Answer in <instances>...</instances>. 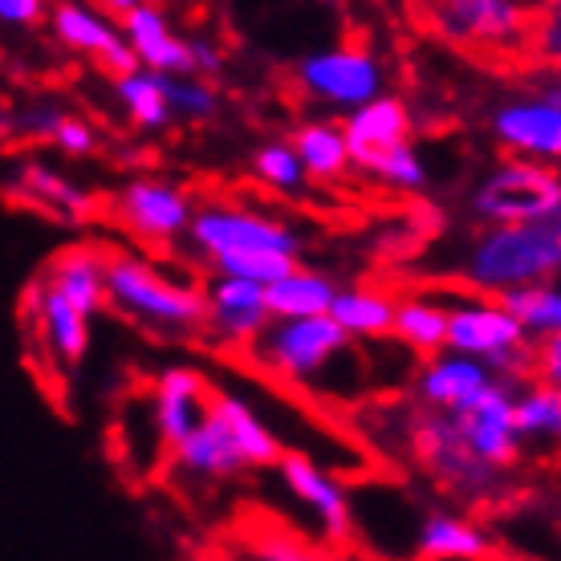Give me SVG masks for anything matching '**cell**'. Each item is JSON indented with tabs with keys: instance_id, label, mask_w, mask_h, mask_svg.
Listing matches in <instances>:
<instances>
[{
	"instance_id": "obj_1",
	"label": "cell",
	"mask_w": 561,
	"mask_h": 561,
	"mask_svg": "<svg viewBox=\"0 0 561 561\" xmlns=\"http://www.w3.org/2000/svg\"><path fill=\"white\" fill-rule=\"evenodd\" d=\"M244 351H249L253 366H261L265 375L313 394H337V370H354L358 375L354 337L330 313L268 318V325Z\"/></svg>"
},
{
	"instance_id": "obj_2",
	"label": "cell",
	"mask_w": 561,
	"mask_h": 561,
	"mask_svg": "<svg viewBox=\"0 0 561 561\" xmlns=\"http://www.w3.org/2000/svg\"><path fill=\"white\" fill-rule=\"evenodd\" d=\"M106 306L168 337L204 330V289L127 253H106Z\"/></svg>"
},
{
	"instance_id": "obj_3",
	"label": "cell",
	"mask_w": 561,
	"mask_h": 561,
	"mask_svg": "<svg viewBox=\"0 0 561 561\" xmlns=\"http://www.w3.org/2000/svg\"><path fill=\"white\" fill-rule=\"evenodd\" d=\"M463 277L477 294L492 297L561 277V232L553 228V220L489 225L468 253Z\"/></svg>"
},
{
	"instance_id": "obj_4",
	"label": "cell",
	"mask_w": 561,
	"mask_h": 561,
	"mask_svg": "<svg viewBox=\"0 0 561 561\" xmlns=\"http://www.w3.org/2000/svg\"><path fill=\"white\" fill-rule=\"evenodd\" d=\"M448 351L484 358L496 379L520 382L534 375V337L492 294L448 297Z\"/></svg>"
},
{
	"instance_id": "obj_5",
	"label": "cell",
	"mask_w": 561,
	"mask_h": 561,
	"mask_svg": "<svg viewBox=\"0 0 561 561\" xmlns=\"http://www.w3.org/2000/svg\"><path fill=\"white\" fill-rule=\"evenodd\" d=\"M427 25L451 45L489 57L529 54V16L525 0H423Z\"/></svg>"
},
{
	"instance_id": "obj_6",
	"label": "cell",
	"mask_w": 561,
	"mask_h": 561,
	"mask_svg": "<svg viewBox=\"0 0 561 561\" xmlns=\"http://www.w3.org/2000/svg\"><path fill=\"white\" fill-rule=\"evenodd\" d=\"M411 451L427 477H435L444 489H451L463 501H484L496 492L501 484V472L505 468H492L477 456V451L463 444L460 427L451 420V411H420L411 415V435H408Z\"/></svg>"
},
{
	"instance_id": "obj_7",
	"label": "cell",
	"mask_w": 561,
	"mask_h": 561,
	"mask_svg": "<svg viewBox=\"0 0 561 561\" xmlns=\"http://www.w3.org/2000/svg\"><path fill=\"white\" fill-rule=\"evenodd\" d=\"M561 204V175L553 163L508 154L505 163L477 183L472 216L484 225H517V220H549Z\"/></svg>"
},
{
	"instance_id": "obj_8",
	"label": "cell",
	"mask_w": 561,
	"mask_h": 561,
	"mask_svg": "<svg viewBox=\"0 0 561 561\" xmlns=\"http://www.w3.org/2000/svg\"><path fill=\"white\" fill-rule=\"evenodd\" d=\"M187 240L196 244V253L225 256V253H277V256H301V237L289 225H280L273 216L244 204H204L192 211Z\"/></svg>"
},
{
	"instance_id": "obj_9",
	"label": "cell",
	"mask_w": 561,
	"mask_h": 561,
	"mask_svg": "<svg viewBox=\"0 0 561 561\" xmlns=\"http://www.w3.org/2000/svg\"><path fill=\"white\" fill-rule=\"evenodd\" d=\"M21 330L28 346H37L42 366L61 370V375H70L90 351V313L54 294L42 277L21 297Z\"/></svg>"
},
{
	"instance_id": "obj_10",
	"label": "cell",
	"mask_w": 561,
	"mask_h": 561,
	"mask_svg": "<svg viewBox=\"0 0 561 561\" xmlns=\"http://www.w3.org/2000/svg\"><path fill=\"white\" fill-rule=\"evenodd\" d=\"M297 85L301 94L322 102L330 111H354L366 99L382 94V66L379 57L363 49V45H334V49H318L297 61Z\"/></svg>"
},
{
	"instance_id": "obj_11",
	"label": "cell",
	"mask_w": 561,
	"mask_h": 561,
	"mask_svg": "<svg viewBox=\"0 0 561 561\" xmlns=\"http://www.w3.org/2000/svg\"><path fill=\"white\" fill-rule=\"evenodd\" d=\"M45 28L54 33V42L66 49V54L90 57L99 61L106 73H123L135 70L139 61L130 54L127 37L118 28V16L102 13L99 4H85V0H54L49 4V16H45Z\"/></svg>"
},
{
	"instance_id": "obj_12",
	"label": "cell",
	"mask_w": 561,
	"mask_h": 561,
	"mask_svg": "<svg viewBox=\"0 0 561 561\" xmlns=\"http://www.w3.org/2000/svg\"><path fill=\"white\" fill-rule=\"evenodd\" d=\"M114 220L147 244H175L192 225V196L171 180H130L111 204Z\"/></svg>"
},
{
	"instance_id": "obj_13",
	"label": "cell",
	"mask_w": 561,
	"mask_h": 561,
	"mask_svg": "<svg viewBox=\"0 0 561 561\" xmlns=\"http://www.w3.org/2000/svg\"><path fill=\"white\" fill-rule=\"evenodd\" d=\"M4 175H0V192H9L13 199L28 204V208L54 216L61 225H78L94 211V196L82 183H73L70 175H61L54 163H45L37 154H0Z\"/></svg>"
},
{
	"instance_id": "obj_14",
	"label": "cell",
	"mask_w": 561,
	"mask_h": 561,
	"mask_svg": "<svg viewBox=\"0 0 561 561\" xmlns=\"http://www.w3.org/2000/svg\"><path fill=\"white\" fill-rule=\"evenodd\" d=\"M513 391H517V382L492 379L468 408L451 411L463 444L492 468H508L520 456V439L513 427Z\"/></svg>"
},
{
	"instance_id": "obj_15",
	"label": "cell",
	"mask_w": 561,
	"mask_h": 561,
	"mask_svg": "<svg viewBox=\"0 0 561 561\" xmlns=\"http://www.w3.org/2000/svg\"><path fill=\"white\" fill-rule=\"evenodd\" d=\"M277 472H280V484L289 489V496H294L297 505H306L309 517L318 520V534L330 546H346L354 534V513L342 484L325 468H318L309 456H297V451H289V456L280 451Z\"/></svg>"
},
{
	"instance_id": "obj_16",
	"label": "cell",
	"mask_w": 561,
	"mask_h": 561,
	"mask_svg": "<svg viewBox=\"0 0 561 561\" xmlns=\"http://www.w3.org/2000/svg\"><path fill=\"white\" fill-rule=\"evenodd\" d=\"M268 318L273 313H268L265 301V285L211 273L208 289H204V325L211 330L216 342L244 351L268 325Z\"/></svg>"
},
{
	"instance_id": "obj_17",
	"label": "cell",
	"mask_w": 561,
	"mask_h": 561,
	"mask_svg": "<svg viewBox=\"0 0 561 561\" xmlns=\"http://www.w3.org/2000/svg\"><path fill=\"white\" fill-rule=\"evenodd\" d=\"M492 139L508 154L561 163V106L541 94H520L492 111Z\"/></svg>"
},
{
	"instance_id": "obj_18",
	"label": "cell",
	"mask_w": 561,
	"mask_h": 561,
	"mask_svg": "<svg viewBox=\"0 0 561 561\" xmlns=\"http://www.w3.org/2000/svg\"><path fill=\"white\" fill-rule=\"evenodd\" d=\"M211 408V387L208 379L192 370V366H168L151 387L147 399V420L154 427L159 448L168 451L171 444H180L183 435L192 432Z\"/></svg>"
},
{
	"instance_id": "obj_19",
	"label": "cell",
	"mask_w": 561,
	"mask_h": 561,
	"mask_svg": "<svg viewBox=\"0 0 561 561\" xmlns=\"http://www.w3.org/2000/svg\"><path fill=\"white\" fill-rule=\"evenodd\" d=\"M118 28L127 37L130 54L142 70L154 73H192V45L171 28L159 0H139L118 16Z\"/></svg>"
},
{
	"instance_id": "obj_20",
	"label": "cell",
	"mask_w": 561,
	"mask_h": 561,
	"mask_svg": "<svg viewBox=\"0 0 561 561\" xmlns=\"http://www.w3.org/2000/svg\"><path fill=\"white\" fill-rule=\"evenodd\" d=\"M492 379H496V375H492V366L484 363V358H472V354H460L444 346V351L427 354V363L420 366L415 394H420L423 408L460 411V408H468Z\"/></svg>"
},
{
	"instance_id": "obj_21",
	"label": "cell",
	"mask_w": 561,
	"mask_h": 561,
	"mask_svg": "<svg viewBox=\"0 0 561 561\" xmlns=\"http://www.w3.org/2000/svg\"><path fill=\"white\" fill-rule=\"evenodd\" d=\"M168 460L187 480H228L249 468L237 448V439H232V432H228L225 415L216 408H208V415L183 435L180 444H171Z\"/></svg>"
},
{
	"instance_id": "obj_22",
	"label": "cell",
	"mask_w": 561,
	"mask_h": 561,
	"mask_svg": "<svg viewBox=\"0 0 561 561\" xmlns=\"http://www.w3.org/2000/svg\"><path fill=\"white\" fill-rule=\"evenodd\" d=\"M42 280L61 294L70 306H78L82 313H99L106 306V253L94 249V244H73L66 253H57L49 265H45Z\"/></svg>"
},
{
	"instance_id": "obj_23",
	"label": "cell",
	"mask_w": 561,
	"mask_h": 561,
	"mask_svg": "<svg viewBox=\"0 0 561 561\" xmlns=\"http://www.w3.org/2000/svg\"><path fill=\"white\" fill-rule=\"evenodd\" d=\"M342 135H346L351 168H354V163H363L366 154L382 151V147H394V142H408L411 111L399 99H391V94H375V99H366L363 106L346 111Z\"/></svg>"
},
{
	"instance_id": "obj_24",
	"label": "cell",
	"mask_w": 561,
	"mask_h": 561,
	"mask_svg": "<svg viewBox=\"0 0 561 561\" xmlns=\"http://www.w3.org/2000/svg\"><path fill=\"white\" fill-rule=\"evenodd\" d=\"M513 427H517L520 451L525 444L534 448H561V387L541 379H520L513 391Z\"/></svg>"
},
{
	"instance_id": "obj_25",
	"label": "cell",
	"mask_w": 561,
	"mask_h": 561,
	"mask_svg": "<svg viewBox=\"0 0 561 561\" xmlns=\"http://www.w3.org/2000/svg\"><path fill=\"white\" fill-rule=\"evenodd\" d=\"M391 334L415 354H435L448 346V297L432 294H403L394 297Z\"/></svg>"
},
{
	"instance_id": "obj_26",
	"label": "cell",
	"mask_w": 561,
	"mask_h": 561,
	"mask_svg": "<svg viewBox=\"0 0 561 561\" xmlns=\"http://www.w3.org/2000/svg\"><path fill=\"white\" fill-rule=\"evenodd\" d=\"M337 285L318 268H306L297 261L294 268H285L277 280L265 285V301L273 318H309V313H330L334 306Z\"/></svg>"
},
{
	"instance_id": "obj_27",
	"label": "cell",
	"mask_w": 561,
	"mask_h": 561,
	"mask_svg": "<svg viewBox=\"0 0 561 561\" xmlns=\"http://www.w3.org/2000/svg\"><path fill=\"white\" fill-rule=\"evenodd\" d=\"M415 553L435 561H480V558H492L496 549H492V537L480 525H472L468 517L435 513V517L423 520Z\"/></svg>"
},
{
	"instance_id": "obj_28",
	"label": "cell",
	"mask_w": 561,
	"mask_h": 561,
	"mask_svg": "<svg viewBox=\"0 0 561 561\" xmlns=\"http://www.w3.org/2000/svg\"><path fill=\"white\" fill-rule=\"evenodd\" d=\"M111 90L118 111L135 130H168L171 127V111H168V94H163V73L154 70H123L111 73Z\"/></svg>"
},
{
	"instance_id": "obj_29",
	"label": "cell",
	"mask_w": 561,
	"mask_h": 561,
	"mask_svg": "<svg viewBox=\"0 0 561 561\" xmlns=\"http://www.w3.org/2000/svg\"><path fill=\"white\" fill-rule=\"evenodd\" d=\"M330 318H334L354 342H358V337H363V342H379V337L391 334L394 294H382V289H370V285L337 289L334 306H330Z\"/></svg>"
},
{
	"instance_id": "obj_30",
	"label": "cell",
	"mask_w": 561,
	"mask_h": 561,
	"mask_svg": "<svg viewBox=\"0 0 561 561\" xmlns=\"http://www.w3.org/2000/svg\"><path fill=\"white\" fill-rule=\"evenodd\" d=\"M211 408L225 415L228 432H232V439H237V448H240V456H244V463H249V468H268V463H277L280 439L268 432V423L261 420V415H256L244 399L211 391Z\"/></svg>"
},
{
	"instance_id": "obj_31",
	"label": "cell",
	"mask_w": 561,
	"mask_h": 561,
	"mask_svg": "<svg viewBox=\"0 0 561 561\" xmlns=\"http://www.w3.org/2000/svg\"><path fill=\"white\" fill-rule=\"evenodd\" d=\"M294 151L309 180L337 183L351 171V147H346V135H342L337 123H306V127H297Z\"/></svg>"
},
{
	"instance_id": "obj_32",
	"label": "cell",
	"mask_w": 561,
	"mask_h": 561,
	"mask_svg": "<svg viewBox=\"0 0 561 561\" xmlns=\"http://www.w3.org/2000/svg\"><path fill=\"white\" fill-rule=\"evenodd\" d=\"M354 168L363 171V175H370L375 183H382L387 192H403V196H420L423 187H427V180H432L423 154L411 147V139L366 154L363 163H354Z\"/></svg>"
},
{
	"instance_id": "obj_33",
	"label": "cell",
	"mask_w": 561,
	"mask_h": 561,
	"mask_svg": "<svg viewBox=\"0 0 561 561\" xmlns=\"http://www.w3.org/2000/svg\"><path fill=\"white\" fill-rule=\"evenodd\" d=\"M163 94H168L171 123H208L220 114V90L216 78L199 73H163Z\"/></svg>"
},
{
	"instance_id": "obj_34",
	"label": "cell",
	"mask_w": 561,
	"mask_h": 561,
	"mask_svg": "<svg viewBox=\"0 0 561 561\" xmlns=\"http://www.w3.org/2000/svg\"><path fill=\"white\" fill-rule=\"evenodd\" d=\"M253 175L265 183L268 192H280V196H297V192H306V168H301V159H297L294 142H265V147H256L253 154Z\"/></svg>"
},
{
	"instance_id": "obj_35",
	"label": "cell",
	"mask_w": 561,
	"mask_h": 561,
	"mask_svg": "<svg viewBox=\"0 0 561 561\" xmlns=\"http://www.w3.org/2000/svg\"><path fill=\"white\" fill-rule=\"evenodd\" d=\"M501 301L517 313L520 325L529 330V337L561 330V289H553L549 280H541V285H525V289H513V294H505Z\"/></svg>"
},
{
	"instance_id": "obj_36",
	"label": "cell",
	"mask_w": 561,
	"mask_h": 561,
	"mask_svg": "<svg viewBox=\"0 0 561 561\" xmlns=\"http://www.w3.org/2000/svg\"><path fill=\"white\" fill-rule=\"evenodd\" d=\"M211 273L220 277H240V280H256V285H268L277 280L285 268H294V256H277V253H225V256H208Z\"/></svg>"
},
{
	"instance_id": "obj_37",
	"label": "cell",
	"mask_w": 561,
	"mask_h": 561,
	"mask_svg": "<svg viewBox=\"0 0 561 561\" xmlns=\"http://www.w3.org/2000/svg\"><path fill=\"white\" fill-rule=\"evenodd\" d=\"M529 54L541 66H561V0H537L529 16Z\"/></svg>"
},
{
	"instance_id": "obj_38",
	"label": "cell",
	"mask_w": 561,
	"mask_h": 561,
	"mask_svg": "<svg viewBox=\"0 0 561 561\" xmlns=\"http://www.w3.org/2000/svg\"><path fill=\"white\" fill-rule=\"evenodd\" d=\"M45 147H54V151L70 154V159H85V154L99 151V130L85 123L82 114L66 111L61 118L54 123V130H49V139H45Z\"/></svg>"
},
{
	"instance_id": "obj_39",
	"label": "cell",
	"mask_w": 561,
	"mask_h": 561,
	"mask_svg": "<svg viewBox=\"0 0 561 561\" xmlns=\"http://www.w3.org/2000/svg\"><path fill=\"white\" fill-rule=\"evenodd\" d=\"M54 0H0V33H37Z\"/></svg>"
},
{
	"instance_id": "obj_40",
	"label": "cell",
	"mask_w": 561,
	"mask_h": 561,
	"mask_svg": "<svg viewBox=\"0 0 561 561\" xmlns=\"http://www.w3.org/2000/svg\"><path fill=\"white\" fill-rule=\"evenodd\" d=\"M534 379L561 387V330L534 337Z\"/></svg>"
},
{
	"instance_id": "obj_41",
	"label": "cell",
	"mask_w": 561,
	"mask_h": 561,
	"mask_svg": "<svg viewBox=\"0 0 561 561\" xmlns=\"http://www.w3.org/2000/svg\"><path fill=\"white\" fill-rule=\"evenodd\" d=\"M187 45H192V73H199V78H220L225 73V49L216 42H208V37H187Z\"/></svg>"
},
{
	"instance_id": "obj_42",
	"label": "cell",
	"mask_w": 561,
	"mask_h": 561,
	"mask_svg": "<svg viewBox=\"0 0 561 561\" xmlns=\"http://www.w3.org/2000/svg\"><path fill=\"white\" fill-rule=\"evenodd\" d=\"M534 94L549 99L553 106H561V66H541L534 73Z\"/></svg>"
},
{
	"instance_id": "obj_43",
	"label": "cell",
	"mask_w": 561,
	"mask_h": 561,
	"mask_svg": "<svg viewBox=\"0 0 561 561\" xmlns=\"http://www.w3.org/2000/svg\"><path fill=\"white\" fill-rule=\"evenodd\" d=\"M102 13H111V16H123L130 9V4H139V0H94Z\"/></svg>"
},
{
	"instance_id": "obj_44",
	"label": "cell",
	"mask_w": 561,
	"mask_h": 561,
	"mask_svg": "<svg viewBox=\"0 0 561 561\" xmlns=\"http://www.w3.org/2000/svg\"><path fill=\"white\" fill-rule=\"evenodd\" d=\"M549 220H553V228H558V232H561V204H558V211H553V216H549Z\"/></svg>"
}]
</instances>
